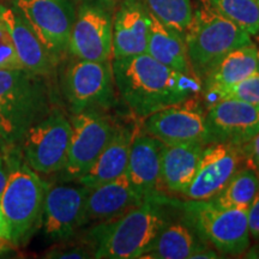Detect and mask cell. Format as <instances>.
Returning <instances> with one entry per match:
<instances>
[{
	"instance_id": "28",
	"label": "cell",
	"mask_w": 259,
	"mask_h": 259,
	"mask_svg": "<svg viewBox=\"0 0 259 259\" xmlns=\"http://www.w3.org/2000/svg\"><path fill=\"white\" fill-rule=\"evenodd\" d=\"M204 99L208 101V105L221 99H236L259 106V73L257 72L241 82L208 94Z\"/></svg>"
},
{
	"instance_id": "18",
	"label": "cell",
	"mask_w": 259,
	"mask_h": 259,
	"mask_svg": "<svg viewBox=\"0 0 259 259\" xmlns=\"http://www.w3.org/2000/svg\"><path fill=\"white\" fill-rule=\"evenodd\" d=\"M163 143L147 132H136L130 148L127 174L135 190L143 198L161 192V153Z\"/></svg>"
},
{
	"instance_id": "9",
	"label": "cell",
	"mask_w": 259,
	"mask_h": 259,
	"mask_svg": "<svg viewBox=\"0 0 259 259\" xmlns=\"http://www.w3.org/2000/svg\"><path fill=\"white\" fill-rule=\"evenodd\" d=\"M71 141L65 180L77 181L88 171L100 154L114 137L119 124L105 111H84L71 116Z\"/></svg>"
},
{
	"instance_id": "35",
	"label": "cell",
	"mask_w": 259,
	"mask_h": 259,
	"mask_svg": "<svg viewBox=\"0 0 259 259\" xmlns=\"http://www.w3.org/2000/svg\"><path fill=\"white\" fill-rule=\"evenodd\" d=\"M242 257L245 258H259V244L251 246L247 248V251L242 254Z\"/></svg>"
},
{
	"instance_id": "20",
	"label": "cell",
	"mask_w": 259,
	"mask_h": 259,
	"mask_svg": "<svg viewBox=\"0 0 259 259\" xmlns=\"http://www.w3.org/2000/svg\"><path fill=\"white\" fill-rule=\"evenodd\" d=\"M203 143L187 142L163 145L161 153V184L171 194L185 192L196 174Z\"/></svg>"
},
{
	"instance_id": "11",
	"label": "cell",
	"mask_w": 259,
	"mask_h": 259,
	"mask_svg": "<svg viewBox=\"0 0 259 259\" xmlns=\"http://www.w3.org/2000/svg\"><path fill=\"white\" fill-rule=\"evenodd\" d=\"M113 11L107 0H85L76 11L69 53L93 61L113 59Z\"/></svg>"
},
{
	"instance_id": "31",
	"label": "cell",
	"mask_w": 259,
	"mask_h": 259,
	"mask_svg": "<svg viewBox=\"0 0 259 259\" xmlns=\"http://www.w3.org/2000/svg\"><path fill=\"white\" fill-rule=\"evenodd\" d=\"M240 148L245 166L252 168L259 176V132L247 143L242 144Z\"/></svg>"
},
{
	"instance_id": "30",
	"label": "cell",
	"mask_w": 259,
	"mask_h": 259,
	"mask_svg": "<svg viewBox=\"0 0 259 259\" xmlns=\"http://www.w3.org/2000/svg\"><path fill=\"white\" fill-rule=\"evenodd\" d=\"M45 258L51 259H84L94 258L93 250L88 242L84 245L79 244H63L54 246L50 251L46 252Z\"/></svg>"
},
{
	"instance_id": "22",
	"label": "cell",
	"mask_w": 259,
	"mask_h": 259,
	"mask_svg": "<svg viewBox=\"0 0 259 259\" xmlns=\"http://www.w3.org/2000/svg\"><path fill=\"white\" fill-rule=\"evenodd\" d=\"M150 32H149L147 53L170 69L187 76L197 77L191 67L185 35L177 29L164 24L150 14Z\"/></svg>"
},
{
	"instance_id": "23",
	"label": "cell",
	"mask_w": 259,
	"mask_h": 259,
	"mask_svg": "<svg viewBox=\"0 0 259 259\" xmlns=\"http://www.w3.org/2000/svg\"><path fill=\"white\" fill-rule=\"evenodd\" d=\"M257 72V45L252 42L229 52L209 71L202 80L203 96L241 82Z\"/></svg>"
},
{
	"instance_id": "25",
	"label": "cell",
	"mask_w": 259,
	"mask_h": 259,
	"mask_svg": "<svg viewBox=\"0 0 259 259\" xmlns=\"http://www.w3.org/2000/svg\"><path fill=\"white\" fill-rule=\"evenodd\" d=\"M259 190V176L244 166L229 179L225 187L213 197L212 203L227 209L248 210Z\"/></svg>"
},
{
	"instance_id": "2",
	"label": "cell",
	"mask_w": 259,
	"mask_h": 259,
	"mask_svg": "<svg viewBox=\"0 0 259 259\" xmlns=\"http://www.w3.org/2000/svg\"><path fill=\"white\" fill-rule=\"evenodd\" d=\"M164 193L145 198L118 218L99 222L87 232V242L97 259H141L169 221Z\"/></svg>"
},
{
	"instance_id": "19",
	"label": "cell",
	"mask_w": 259,
	"mask_h": 259,
	"mask_svg": "<svg viewBox=\"0 0 259 259\" xmlns=\"http://www.w3.org/2000/svg\"><path fill=\"white\" fill-rule=\"evenodd\" d=\"M144 199L132 186L125 171L116 179L89 189L85 203V222L115 219Z\"/></svg>"
},
{
	"instance_id": "10",
	"label": "cell",
	"mask_w": 259,
	"mask_h": 259,
	"mask_svg": "<svg viewBox=\"0 0 259 259\" xmlns=\"http://www.w3.org/2000/svg\"><path fill=\"white\" fill-rule=\"evenodd\" d=\"M35 35L58 64L69 53L76 9L71 0H14Z\"/></svg>"
},
{
	"instance_id": "32",
	"label": "cell",
	"mask_w": 259,
	"mask_h": 259,
	"mask_svg": "<svg viewBox=\"0 0 259 259\" xmlns=\"http://www.w3.org/2000/svg\"><path fill=\"white\" fill-rule=\"evenodd\" d=\"M247 221L251 238L259 240V190L247 210Z\"/></svg>"
},
{
	"instance_id": "14",
	"label": "cell",
	"mask_w": 259,
	"mask_h": 259,
	"mask_svg": "<svg viewBox=\"0 0 259 259\" xmlns=\"http://www.w3.org/2000/svg\"><path fill=\"white\" fill-rule=\"evenodd\" d=\"M244 166V156L239 145L216 142L205 144L196 174L181 197L187 200L212 199Z\"/></svg>"
},
{
	"instance_id": "24",
	"label": "cell",
	"mask_w": 259,
	"mask_h": 259,
	"mask_svg": "<svg viewBox=\"0 0 259 259\" xmlns=\"http://www.w3.org/2000/svg\"><path fill=\"white\" fill-rule=\"evenodd\" d=\"M209 246L187 222L168 221L142 259H190Z\"/></svg>"
},
{
	"instance_id": "6",
	"label": "cell",
	"mask_w": 259,
	"mask_h": 259,
	"mask_svg": "<svg viewBox=\"0 0 259 259\" xmlns=\"http://www.w3.org/2000/svg\"><path fill=\"white\" fill-rule=\"evenodd\" d=\"M9 156L10 171L0 197V208L11 229L12 244L27 241L41 226L47 185L23 158Z\"/></svg>"
},
{
	"instance_id": "5",
	"label": "cell",
	"mask_w": 259,
	"mask_h": 259,
	"mask_svg": "<svg viewBox=\"0 0 259 259\" xmlns=\"http://www.w3.org/2000/svg\"><path fill=\"white\" fill-rule=\"evenodd\" d=\"M183 210L187 223L223 257H242L251 245L247 210L227 209L211 200L170 199Z\"/></svg>"
},
{
	"instance_id": "27",
	"label": "cell",
	"mask_w": 259,
	"mask_h": 259,
	"mask_svg": "<svg viewBox=\"0 0 259 259\" xmlns=\"http://www.w3.org/2000/svg\"><path fill=\"white\" fill-rule=\"evenodd\" d=\"M150 14L185 35L192 19L191 0H144Z\"/></svg>"
},
{
	"instance_id": "36",
	"label": "cell",
	"mask_w": 259,
	"mask_h": 259,
	"mask_svg": "<svg viewBox=\"0 0 259 259\" xmlns=\"http://www.w3.org/2000/svg\"><path fill=\"white\" fill-rule=\"evenodd\" d=\"M9 245H12V244H8V242H0V253H2V252L5 250L6 246H9Z\"/></svg>"
},
{
	"instance_id": "17",
	"label": "cell",
	"mask_w": 259,
	"mask_h": 259,
	"mask_svg": "<svg viewBox=\"0 0 259 259\" xmlns=\"http://www.w3.org/2000/svg\"><path fill=\"white\" fill-rule=\"evenodd\" d=\"M0 17L8 28L16 56L22 67L45 78L53 76L57 65L56 60L44 47L21 12L14 6L6 8L0 5Z\"/></svg>"
},
{
	"instance_id": "29",
	"label": "cell",
	"mask_w": 259,
	"mask_h": 259,
	"mask_svg": "<svg viewBox=\"0 0 259 259\" xmlns=\"http://www.w3.org/2000/svg\"><path fill=\"white\" fill-rule=\"evenodd\" d=\"M23 69L12 45L8 28L0 17V70Z\"/></svg>"
},
{
	"instance_id": "26",
	"label": "cell",
	"mask_w": 259,
	"mask_h": 259,
	"mask_svg": "<svg viewBox=\"0 0 259 259\" xmlns=\"http://www.w3.org/2000/svg\"><path fill=\"white\" fill-rule=\"evenodd\" d=\"M216 11L251 35L259 34V0H206Z\"/></svg>"
},
{
	"instance_id": "21",
	"label": "cell",
	"mask_w": 259,
	"mask_h": 259,
	"mask_svg": "<svg viewBox=\"0 0 259 259\" xmlns=\"http://www.w3.org/2000/svg\"><path fill=\"white\" fill-rule=\"evenodd\" d=\"M135 135L136 131L131 126L119 125L105 150L76 183L93 189L122 176L127 168L130 148Z\"/></svg>"
},
{
	"instance_id": "3",
	"label": "cell",
	"mask_w": 259,
	"mask_h": 259,
	"mask_svg": "<svg viewBox=\"0 0 259 259\" xmlns=\"http://www.w3.org/2000/svg\"><path fill=\"white\" fill-rule=\"evenodd\" d=\"M51 112L46 78L24 69L0 70V137L9 147Z\"/></svg>"
},
{
	"instance_id": "7",
	"label": "cell",
	"mask_w": 259,
	"mask_h": 259,
	"mask_svg": "<svg viewBox=\"0 0 259 259\" xmlns=\"http://www.w3.org/2000/svg\"><path fill=\"white\" fill-rule=\"evenodd\" d=\"M63 94L74 113L108 111L118 101L112 61L74 59L64 70Z\"/></svg>"
},
{
	"instance_id": "16",
	"label": "cell",
	"mask_w": 259,
	"mask_h": 259,
	"mask_svg": "<svg viewBox=\"0 0 259 259\" xmlns=\"http://www.w3.org/2000/svg\"><path fill=\"white\" fill-rule=\"evenodd\" d=\"M150 22L144 0H122L113 15V59L147 53Z\"/></svg>"
},
{
	"instance_id": "13",
	"label": "cell",
	"mask_w": 259,
	"mask_h": 259,
	"mask_svg": "<svg viewBox=\"0 0 259 259\" xmlns=\"http://www.w3.org/2000/svg\"><path fill=\"white\" fill-rule=\"evenodd\" d=\"M89 189L58 184L46 189L41 227L52 241H69L79 227L87 225L85 203Z\"/></svg>"
},
{
	"instance_id": "8",
	"label": "cell",
	"mask_w": 259,
	"mask_h": 259,
	"mask_svg": "<svg viewBox=\"0 0 259 259\" xmlns=\"http://www.w3.org/2000/svg\"><path fill=\"white\" fill-rule=\"evenodd\" d=\"M71 121L63 112L53 109L28 130L19 142L22 157L31 169L41 174L63 170L69 155Z\"/></svg>"
},
{
	"instance_id": "4",
	"label": "cell",
	"mask_w": 259,
	"mask_h": 259,
	"mask_svg": "<svg viewBox=\"0 0 259 259\" xmlns=\"http://www.w3.org/2000/svg\"><path fill=\"white\" fill-rule=\"evenodd\" d=\"M185 42L191 67L203 80L226 54L253 41L247 31L216 11L206 0H198Z\"/></svg>"
},
{
	"instance_id": "33",
	"label": "cell",
	"mask_w": 259,
	"mask_h": 259,
	"mask_svg": "<svg viewBox=\"0 0 259 259\" xmlns=\"http://www.w3.org/2000/svg\"><path fill=\"white\" fill-rule=\"evenodd\" d=\"M8 148L0 149V197H2L3 191L5 189L6 181H8L9 171H10V162L8 156Z\"/></svg>"
},
{
	"instance_id": "34",
	"label": "cell",
	"mask_w": 259,
	"mask_h": 259,
	"mask_svg": "<svg viewBox=\"0 0 259 259\" xmlns=\"http://www.w3.org/2000/svg\"><path fill=\"white\" fill-rule=\"evenodd\" d=\"M0 242H8V244H12L11 229H10L9 222L4 216V213H3L2 208H0Z\"/></svg>"
},
{
	"instance_id": "12",
	"label": "cell",
	"mask_w": 259,
	"mask_h": 259,
	"mask_svg": "<svg viewBox=\"0 0 259 259\" xmlns=\"http://www.w3.org/2000/svg\"><path fill=\"white\" fill-rule=\"evenodd\" d=\"M143 131L166 145L200 142L209 144L205 111L199 95L171 105L143 119Z\"/></svg>"
},
{
	"instance_id": "1",
	"label": "cell",
	"mask_w": 259,
	"mask_h": 259,
	"mask_svg": "<svg viewBox=\"0 0 259 259\" xmlns=\"http://www.w3.org/2000/svg\"><path fill=\"white\" fill-rule=\"evenodd\" d=\"M116 92L139 119L202 94L198 77L187 76L148 53L112 60Z\"/></svg>"
},
{
	"instance_id": "15",
	"label": "cell",
	"mask_w": 259,
	"mask_h": 259,
	"mask_svg": "<svg viewBox=\"0 0 259 259\" xmlns=\"http://www.w3.org/2000/svg\"><path fill=\"white\" fill-rule=\"evenodd\" d=\"M209 143L239 145L247 143L259 132V106L236 99H221L205 111Z\"/></svg>"
},
{
	"instance_id": "37",
	"label": "cell",
	"mask_w": 259,
	"mask_h": 259,
	"mask_svg": "<svg viewBox=\"0 0 259 259\" xmlns=\"http://www.w3.org/2000/svg\"><path fill=\"white\" fill-rule=\"evenodd\" d=\"M255 36H258V44L257 45V60H258V73H259V34L255 35Z\"/></svg>"
},
{
	"instance_id": "38",
	"label": "cell",
	"mask_w": 259,
	"mask_h": 259,
	"mask_svg": "<svg viewBox=\"0 0 259 259\" xmlns=\"http://www.w3.org/2000/svg\"><path fill=\"white\" fill-rule=\"evenodd\" d=\"M9 145H6V143L4 141H3V138L0 137V149H4V148H8Z\"/></svg>"
}]
</instances>
